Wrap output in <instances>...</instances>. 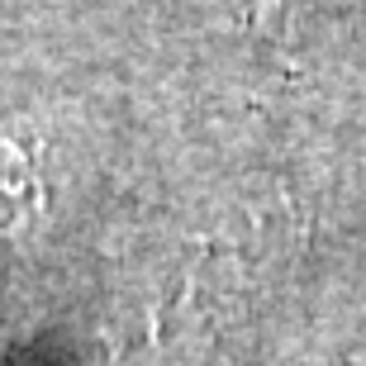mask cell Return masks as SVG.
I'll return each instance as SVG.
<instances>
[{"instance_id":"cell-1","label":"cell","mask_w":366,"mask_h":366,"mask_svg":"<svg viewBox=\"0 0 366 366\" xmlns=\"http://www.w3.org/2000/svg\"><path fill=\"white\" fill-rule=\"evenodd\" d=\"M19 186H29V172L19 157H0V224L19 219Z\"/></svg>"}]
</instances>
